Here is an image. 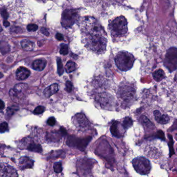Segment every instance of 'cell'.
Returning <instances> with one entry per match:
<instances>
[{"label": "cell", "mask_w": 177, "mask_h": 177, "mask_svg": "<svg viewBox=\"0 0 177 177\" xmlns=\"http://www.w3.org/2000/svg\"><path fill=\"white\" fill-rule=\"evenodd\" d=\"M80 26L86 46L97 54L106 50L107 39L101 25L95 18L87 16L83 18Z\"/></svg>", "instance_id": "cell-1"}, {"label": "cell", "mask_w": 177, "mask_h": 177, "mask_svg": "<svg viewBox=\"0 0 177 177\" xmlns=\"http://www.w3.org/2000/svg\"><path fill=\"white\" fill-rule=\"evenodd\" d=\"M108 29L113 38L125 36L128 32L127 22L124 16H119L111 21Z\"/></svg>", "instance_id": "cell-2"}, {"label": "cell", "mask_w": 177, "mask_h": 177, "mask_svg": "<svg viewBox=\"0 0 177 177\" xmlns=\"http://www.w3.org/2000/svg\"><path fill=\"white\" fill-rule=\"evenodd\" d=\"M135 58L130 53L122 51L119 52L115 58L116 66L121 71L126 72L130 70L133 66Z\"/></svg>", "instance_id": "cell-3"}, {"label": "cell", "mask_w": 177, "mask_h": 177, "mask_svg": "<svg viewBox=\"0 0 177 177\" xmlns=\"http://www.w3.org/2000/svg\"><path fill=\"white\" fill-rule=\"evenodd\" d=\"M117 95L122 104L127 106L135 101L136 89L130 84L121 85L118 90Z\"/></svg>", "instance_id": "cell-4"}, {"label": "cell", "mask_w": 177, "mask_h": 177, "mask_svg": "<svg viewBox=\"0 0 177 177\" xmlns=\"http://www.w3.org/2000/svg\"><path fill=\"white\" fill-rule=\"evenodd\" d=\"M80 13L78 9H70L65 10L62 15L61 23L65 28H70L78 20Z\"/></svg>", "instance_id": "cell-5"}, {"label": "cell", "mask_w": 177, "mask_h": 177, "mask_svg": "<svg viewBox=\"0 0 177 177\" xmlns=\"http://www.w3.org/2000/svg\"><path fill=\"white\" fill-rule=\"evenodd\" d=\"M133 166L137 173L142 175L148 174L151 171V163L144 157H137L132 162Z\"/></svg>", "instance_id": "cell-6"}, {"label": "cell", "mask_w": 177, "mask_h": 177, "mask_svg": "<svg viewBox=\"0 0 177 177\" xmlns=\"http://www.w3.org/2000/svg\"><path fill=\"white\" fill-rule=\"evenodd\" d=\"M177 64V48L172 47L167 50L164 60V65L170 72H172L176 70Z\"/></svg>", "instance_id": "cell-7"}, {"label": "cell", "mask_w": 177, "mask_h": 177, "mask_svg": "<svg viewBox=\"0 0 177 177\" xmlns=\"http://www.w3.org/2000/svg\"><path fill=\"white\" fill-rule=\"evenodd\" d=\"M0 177H18L14 167L5 162H0Z\"/></svg>", "instance_id": "cell-8"}, {"label": "cell", "mask_w": 177, "mask_h": 177, "mask_svg": "<svg viewBox=\"0 0 177 177\" xmlns=\"http://www.w3.org/2000/svg\"><path fill=\"white\" fill-rule=\"evenodd\" d=\"M90 139L91 138L89 137L84 139H79L74 136H70L69 137L68 139L67 143L70 146L76 147L78 149L82 150L86 147L88 143L90 141Z\"/></svg>", "instance_id": "cell-9"}, {"label": "cell", "mask_w": 177, "mask_h": 177, "mask_svg": "<svg viewBox=\"0 0 177 177\" xmlns=\"http://www.w3.org/2000/svg\"><path fill=\"white\" fill-rule=\"evenodd\" d=\"M73 123L81 129H86L90 126V122L83 113H78L73 118Z\"/></svg>", "instance_id": "cell-10"}, {"label": "cell", "mask_w": 177, "mask_h": 177, "mask_svg": "<svg viewBox=\"0 0 177 177\" xmlns=\"http://www.w3.org/2000/svg\"><path fill=\"white\" fill-rule=\"evenodd\" d=\"M96 100L103 107H110L113 101L112 96L107 93H101L96 96Z\"/></svg>", "instance_id": "cell-11"}, {"label": "cell", "mask_w": 177, "mask_h": 177, "mask_svg": "<svg viewBox=\"0 0 177 177\" xmlns=\"http://www.w3.org/2000/svg\"><path fill=\"white\" fill-rule=\"evenodd\" d=\"M33 165H34V161L29 157H21L19 160L18 166L21 170L32 168Z\"/></svg>", "instance_id": "cell-12"}, {"label": "cell", "mask_w": 177, "mask_h": 177, "mask_svg": "<svg viewBox=\"0 0 177 177\" xmlns=\"http://www.w3.org/2000/svg\"><path fill=\"white\" fill-rule=\"evenodd\" d=\"M154 116L156 122L161 124H165L170 121L169 116L167 114H163L159 111H154Z\"/></svg>", "instance_id": "cell-13"}, {"label": "cell", "mask_w": 177, "mask_h": 177, "mask_svg": "<svg viewBox=\"0 0 177 177\" xmlns=\"http://www.w3.org/2000/svg\"><path fill=\"white\" fill-rule=\"evenodd\" d=\"M30 75V71L27 68L21 67L16 72L17 78L19 80H23L29 77Z\"/></svg>", "instance_id": "cell-14"}, {"label": "cell", "mask_w": 177, "mask_h": 177, "mask_svg": "<svg viewBox=\"0 0 177 177\" xmlns=\"http://www.w3.org/2000/svg\"><path fill=\"white\" fill-rule=\"evenodd\" d=\"M59 90V87L58 84H52L48 87L45 89L44 90V95L46 96V97H49L50 96H52L53 94H55L58 92Z\"/></svg>", "instance_id": "cell-15"}, {"label": "cell", "mask_w": 177, "mask_h": 177, "mask_svg": "<svg viewBox=\"0 0 177 177\" xmlns=\"http://www.w3.org/2000/svg\"><path fill=\"white\" fill-rule=\"evenodd\" d=\"M28 87L27 84H19L15 86L14 89L10 91V95L11 96H17L18 94L21 93L25 90Z\"/></svg>", "instance_id": "cell-16"}, {"label": "cell", "mask_w": 177, "mask_h": 177, "mask_svg": "<svg viewBox=\"0 0 177 177\" xmlns=\"http://www.w3.org/2000/svg\"><path fill=\"white\" fill-rule=\"evenodd\" d=\"M47 62L44 59H38L32 63V68L38 71H42L46 66Z\"/></svg>", "instance_id": "cell-17"}, {"label": "cell", "mask_w": 177, "mask_h": 177, "mask_svg": "<svg viewBox=\"0 0 177 177\" xmlns=\"http://www.w3.org/2000/svg\"><path fill=\"white\" fill-rule=\"evenodd\" d=\"M119 122H114L111 126L110 131L112 134L114 136L119 137L121 136V133L119 131Z\"/></svg>", "instance_id": "cell-18"}, {"label": "cell", "mask_w": 177, "mask_h": 177, "mask_svg": "<svg viewBox=\"0 0 177 177\" xmlns=\"http://www.w3.org/2000/svg\"><path fill=\"white\" fill-rule=\"evenodd\" d=\"M21 45L23 49L26 51H31L34 48V44L31 41L23 39L21 42Z\"/></svg>", "instance_id": "cell-19"}, {"label": "cell", "mask_w": 177, "mask_h": 177, "mask_svg": "<svg viewBox=\"0 0 177 177\" xmlns=\"http://www.w3.org/2000/svg\"><path fill=\"white\" fill-rule=\"evenodd\" d=\"M153 77L155 81L159 82L165 78V75L162 70H158L152 74Z\"/></svg>", "instance_id": "cell-20"}, {"label": "cell", "mask_w": 177, "mask_h": 177, "mask_svg": "<svg viewBox=\"0 0 177 177\" xmlns=\"http://www.w3.org/2000/svg\"><path fill=\"white\" fill-rule=\"evenodd\" d=\"M27 149L30 151L35 152L37 153H41L42 151L41 145L39 144L35 143L34 142L30 143L27 147Z\"/></svg>", "instance_id": "cell-21"}, {"label": "cell", "mask_w": 177, "mask_h": 177, "mask_svg": "<svg viewBox=\"0 0 177 177\" xmlns=\"http://www.w3.org/2000/svg\"><path fill=\"white\" fill-rule=\"evenodd\" d=\"M65 70L67 73H72L76 70V65L72 61H68L65 66Z\"/></svg>", "instance_id": "cell-22"}, {"label": "cell", "mask_w": 177, "mask_h": 177, "mask_svg": "<svg viewBox=\"0 0 177 177\" xmlns=\"http://www.w3.org/2000/svg\"><path fill=\"white\" fill-rule=\"evenodd\" d=\"M9 51L10 47L8 43L4 41H0V51L2 54H6Z\"/></svg>", "instance_id": "cell-23"}, {"label": "cell", "mask_w": 177, "mask_h": 177, "mask_svg": "<svg viewBox=\"0 0 177 177\" xmlns=\"http://www.w3.org/2000/svg\"><path fill=\"white\" fill-rule=\"evenodd\" d=\"M133 120L131 118L126 117L124 119L122 122V126L124 128V130H127L128 128H131L133 125Z\"/></svg>", "instance_id": "cell-24"}, {"label": "cell", "mask_w": 177, "mask_h": 177, "mask_svg": "<svg viewBox=\"0 0 177 177\" xmlns=\"http://www.w3.org/2000/svg\"><path fill=\"white\" fill-rule=\"evenodd\" d=\"M141 120L142 122V124L145 126V127L150 128L153 127V124L151 123V121L148 120L145 116H143L141 117Z\"/></svg>", "instance_id": "cell-25"}, {"label": "cell", "mask_w": 177, "mask_h": 177, "mask_svg": "<svg viewBox=\"0 0 177 177\" xmlns=\"http://www.w3.org/2000/svg\"><path fill=\"white\" fill-rule=\"evenodd\" d=\"M57 71L59 75L61 76L64 72V66L62 63L61 59L58 58L57 59Z\"/></svg>", "instance_id": "cell-26"}, {"label": "cell", "mask_w": 177, "mask_h": 177, "mask_svg": "<svg viewBox=\"0 0 177 177\" xmlns=\"http://www.w3.org/2000/svg\"><path fill=\"white\" fill-rule=\"evenodd\" d=\"M69 53L68 46L66 44H62L60 45V53L62 55H67Z\"/></svg>", "instance_id": "cell-27"}, {"label": "cell", "mask_w": 177, "mask_h": 177, "mask_svg": "<svg viewBox=\"0 0 177 177\" xmlns=\"http://www.w3.org/2000/svg\"><path fill=\"white\" fill-rule=\"evenodd\" d=\"M53 168L54 171L59 174L62 171V164L61 162H56L54 164Z\"/></svg>", "instance_id": "cell-28"}, {"label": "cell", "mask_w": 177, "mask_h": 177, "mask_svg": "<svg viewBox=\"0 0 177 177\" xmlns=\"http://www.w3.org/2000/svg\"><path fill=\"white\" fill-rule=\"evenodd\" d=\"M45 111V108L43 106H39L35 108L33 111V113L35 114H40L41 113H43Z\"/></svg>", "instance_id": "cell-29"}, {"label": "cell", "mask_w": 177, "mask_h": 177, "mask_svg": "<svg viewBox=\"0 0 177 177\" xmlns=\"http://www.w3.org/2000/svg\"><path fill=\"white\" fill-rule=\"evenodd\" d=\"M27 29L30 32L36 31L38 29V26L35 24H29L27 26Z\"/></svg>", "instance_id": "cell-30"}, {"label": "cell", "mask_w": 177, "mask_h": 177, "mask_svg": "<svg viewBox=\"0 0 177 177\" xmlns=\"http://www.w3.org/2000/svg\"><path fill=\"white\" fill-rule=\"evenodd\" d=\"M8 129V124L6 122H3L0 124V133H4Z\"/></svg>", "instance_id": "cell-31"}, {"label": "cell", "mask_w": 177, "mask_h": 177, "mask_svg": "<svg viewBox=\"0 0 177 177\" xmlns=\"http://www.w3.org/2000/svg\"><path fill=\"white\" fill-rule=\"evenodd\" d=\"M73 89L72 83L70 81H67L66 83V90L68 93H70Z\"/></svg>", "instance_id": "cell-32"}, {"label": "cell", "mask_w": 177, "mask_h": 177, "mask_svg": "<svg viewBox=\"0 0 177 177\" xmlns=\"http://www.w3.org/2000/svg\"><path fill=\"white\" fill-rule=\"evenodd\" d=\"M47 124L50 126H54L56 124V120L54 117H51L48 119Z\"/></svg>", "instance_id": "cell-33"}, {"label": "cell", "mask_w": 177, "mask_h": 177, "mask_svg": "<svg viewBox=\"0 0 177 177\" xmlns=\"http://www.w3.org/2000/svg\"><path fill=\"white\" fill-rule=\"evenodd\" d=\"M1 15L2 16V17H3L4 19H7V18H8V13H7V12L6 11V9H3L2 11H1Z\"/></svg>", "instance_id": "cell-34"}, {"label": "cell", "mask_w": 177, "mask_h": 177, "mask_svg": "<svg viewBox=\"0 0 177 177\" xmlns=\"http://www.w3.org/2000/svg\"><path fill=\"white\" fill-rule=\"evenodd\" d=\"M41 32L44 35H46L47 36H48L50 35V33L48 31V30L45 28H42L41 29Z\"/></svg>", "instance_id": "cell-35"}, {"label": "cell", "mask_w": 177, "mask_h": 177, "mask_svg": "<svg viewBox=\"0 0 177 177\" xmlns=\"http://www.w3.org/2000/svg\"><path fill=\"white\" fill-rule=\"evenodd\" d=\"M56 38L58 41H62L64 39V36L60 33H57L56 35Z\"/></svg>", "instance_id": "cell-36"}, {"label": "cell", "mask_w": 177, "mask_h": 177, "mask_svg": "<svg viewBox=\"0 0 177 177\" xmlns=\"http://www.w3.org/2000/svg\"><path fill=\"white\" fill-rule=\"evenodd\" d=\"M5 107L4 103L2 100L0 99V110H2Z\"/></svg>", "instance_id": "cell-37"}, {"label": "cell", "mask_w": 177, "mask_h": 177, "mask_svg": "<svg viewBox=\"0 0 177 177\" xmlns=\"http://www.w3.org/2000/svg\"><path fill=\"white\" fill-rule=\"evenodd\" d=\"M3 24H4V26L7 27V26H9V23L7 21H4V22H3Z\"/></svg>", "instance_id": "cell-38"}, {"label": "cell", "mask_w": 177, "mask_h": 177, "mask_svg": "<svg viewBox=\"0 0 177 177\" xmlns=\"http://www.w3.org/2000/svg\"><path fill=\"white\" fill-rule=\"evenodd\" d=\"M3 77V74L0 72V78H2Z\"/></svg>", "instance_id": "cell-39"}, {"label": "cell", "mask_w": 177, "mask_h": 177, "mask_svg": "<svg viewBox=\"0 0 177 177\" xmlns=\"http://www.w3.org/2000/svg\"><path fill=\"white\" fill-rule=\"evenodd\" d=\"M2 31V26H1V24H0V32H1Z\"/></svg>", "instance_id": "cell-40"}]
</instances>
